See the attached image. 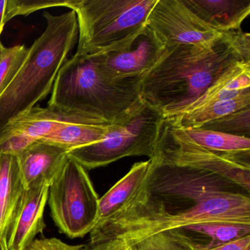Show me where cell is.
Instances as JSON below:
<instances>
[{
  "label": "cell",
  "mask_w": 250,
  "mask_h": 250,
  "mask_svg": "<svg viewBox=\"0 0 250 250\" xmlns=\"http://www.w3.org/2000/svg\"><path fill=\"white\" fill-rule=\"evenodd\" d=\"M0 250H9L7 244L6 237L0 238Z\"/></svg>",
  "instance_id": "obj_30"
},
{
  "label": "cell",
  "mask_w": 250,
  "mask_h": 250,
  "mask_svg": "<svg viewBox=\"0 0 250 250\" xmlns=\"http://www.w3.org/2000/svg\"><path fill=\"white\" fill-rule=\"evenodd\" d=\"M141 80L113 78L98 55L76 53L60 69L48 106L112 123L140 100Z\"/></svg>",
  "instance_id": "obj_4"
},
{
  "label": "cell",
  "mask_w": 250,
  "mask_h": 250,
  "mask_svg": "<svg viewBox=\"0 0 250 250\" xmlns=\"http://www.w3.org/2000/svg\"><path fill=\"white\" fill-rule=\"evenodd\" d=\"M81 245H70L56 238L35 239L24 250H80Z\"/></svg>",
  "instance_id": "obj_26"
},
{
  "label": "cell",
  "mask_w": 250,
  "mask_h": 250,
  "mask_svg": "<svg viewBox=\"0 0 250 250\" xmlns=\"http://www.w3.org/2000/svg\"><path fill=\"white\" fill-rule=\"evenodd\" d=\"M71 0H6L4 24L17 16H27L45 8L66 7L69 8Z\"/></svg>",
  "instance_id": "obj_23"
},
{
  "label": "cell",
  "mask_w": 250,
  "mask_h": 250,
  "mask_svg": "<svg viewBox=\"0 0 250 250\" xmlns=\"http://www.w3.org/2000/svg\"><path fill=\"white\" fill-rule=\"evenodd\" d=\"M49 186L25 189L6 234L9 250H24L46 228L45 208Z\"/></svg>",
  "instance_id": "obj_11"
},
{
  "label": "cell",
  "mask_w": 250,
  "mask_h": 250,
  "mask_svg": "<svg viewBox=\"0 0 250 250\" xmlns=\"http://www.w3.org/2000/svg\"><path fill=\"white\" fill-rule=\"evenodd\" d=\"M241 62H250V35L241 30L224 32L208 46L166 48L142 79L140 96L164 118L177 116Z\"/></svg>",
  "instance_id": "obj_2"
},
{
  "label": "cell",
  "mask_w": 250,
  "mask_h": 250,
  "mask_svg": "<svg viewBox=\"0 0 250 250\" xmlns=\"http://www.w3.org/2000/svg\"><path fill=\"white\" fill-rule=\"evenodd\" d=\"M182 129L194 143L213 151L228 153L250 152V138L199 128Z\"/></svg>",
  "instance_id": "obj_20"
},
{
  "label": "cell",
  "mask_w": 250,
  "mask_h": 250,
  "mask_svg": "<svg viewBox=\"0 0 250 250\" xmlns=\"http://www.w3.org/2000/svg\"><path fill=\"white\" fill-rule=\"evenodd\" d=\"M69 150L36 140L18 156L24 188L50 186L68 159Z\"/></svg>",
  "instance_id": "obj_12"
},
{
  "label": "cell",
  "mask_w": 250,
  "mask_h": 250,
  "mask_svg": "<svg viewBox=\"0 0 250 250\" xmlns=\"http://www.w3.org/2000/svg\"><path fill=\"white\" fill-rule=\"evenodd\" d=\"M89 120L97 119L55 106H48L46 108L34 106L11 120L6 126L25 134L36 140H40L66 124Z\"/></svg>",
  "instance_id": "obj_15"
},
{
  "label": "cell",
  "mask_w": 250,
  "mask_h": 250,
  "mask_svg": "<svg viewBox=\"0 0 250 250\" xmlns=\"http://www.w3.org/2000/svg\"><path fill=\"white\" fill-rule=\"evenodd\" d=\"M207 222L250 225V194L178 196L143 181L118 211L96 224L90 242L117 238L131 246L158 232Z\"/></svg>",
  "instance_id": "obj_1"
},
{
  "label": "cell",
  "mask_w": 250,
  "mask_h": 250,
  "mask_svg": "<svg viewBox=\"0 0 250 250\" xmlns=\"http://www.w3.org/2000/svg\"><path fill=\"white\" fill-rule=\"evenodd\" d=\"M128 247V244L124 239L116 238L83 244L80 250H127Z\"/></svg>",
  "instance_id": "obj_27"
},
{
  "label": "cell",
  "mask_w": 250,
  "mask_h": 250,
  "mask_svg": "<svg viewBox=\"0 0 250 250\" xmlns=\"http://www.w3.org/2000/svg\"><path fill=\"white\" fill-rule=\"evenodd\" d=\"M29 48L24 45L4 47L0 56V96L12 83L28 55Z\"/></svg>",
  "instance_id": "obj_22"
},
{
  "label": "cell",
  "mask_w": 250,
  "mask_h": 250,
  "mask_svg": "<svg viewBox=\"0 0 250 250\" xmlns=\"http://www.w3.org/2000/svg\"><path fill=\"white\" fill-rule=\"evenodd\" d=\"M154 158L165 163L220 175L250 194V152L221 153L205 148L168 120L164 119Z\"/></svg>",
  "instance_id": "obj_8"
},
{
  "label": "cell",
  "mask_w": 250,
  "mask_h": 250,
  "mask_svg": "<svg viewBox=\"0 0 250 250\" xmlns=\"http://www.w3.org/2000/svg\"><path fill=\"white\" fill-rule=\"evenodd\" d=\"M183 246L185 250H250V235L211 249H199L189 246Z\"/></svg>",
  "instance_id": "obj_28"
},
{
  "label": "cell",
  "mask_w": 250,
  "mask_h": 250,
  "mask_svg": "<svg viewBox=\"0 0 250 250\" xmlns=\"http://www.w3.org/2000/svg\"><path fill=\"white\" fill-rule=\"evenodd\" d=\"M248 107H250V90L235 97L210 102L178 116L165 119L184 129L197 128L206 123Z\"/></svg>",
  "instance_id": "obj_18"
},
{
  "label": "cell",
  "mask_w": 250,
  "mask_h": 250,
  "mask_svg": "<svg viewBox=\"0 0 250 250\" xmlns=\"http://www.w3.org/2000/svg\"><path fill=\"white\" fill-rule=\"evenodd\" d=\"M157 0H71L78 21L77 54L102 55L128 47L145 30Z\"/></svg>",
  "instance_id": "obj_5"
},
{
  "label": "cell",
  "mask_w": 250,
  "mask_h": 250,
  "mask_svg": "<svg viewBox=\"0 0 250 250\" xmlns=\"http://www.w3.org/2000/svg\"><path fill=\"white\" fill-rule=\"evenodd\" d=\"M203 22L220 32L241 30L250 14V0H182Z\"/></svg>",
  "instance_id": "obj_14"
},
{
  "label": "cell",
  "mask_w": 250,
  "mask_h": 250,
  "mask_svg": "<svg viewBox=\"0 0 250 250\" xmlns=\"http://www.w3.org/2000/svg\"><path fill=\"white\" fill-rule=\"evenodd\" d=\"M146 25L165 48L180 45L208 46L223 35L199 20L182 0H157Z\"/></svg>",
  "instance_id": "obj_9"
},
{
  "label": "cell",
  "mask_w": 250,
  "mask_h": 250,
  "mask_svg": "<svg viewBox=\"0 0 250 250\" xmlns=\"http://www.w3.org/2000/svg\"><path fill=\"white\" fill-rule=\"evenodd\" d=\"M24 191L18 157L0 155V238L6 237Z\"/></svg>",
  "instance_id": "obj_16"
},
{
  "label": "cell",
  "mask_w": 250,
  "mask_h": 250,
  "mask_svg": "<svg viewBox=\"0 0 250 250\" xmlns=\"http://www.w3.org/2000/svg\"><path fill=\"white\" fill-rule=\"evenodd\" d=\"M5 46L2 44V42H1V39H0V56H1V54H2V51H3V49Z\"/></svg>",
  "instance_id": "obj_31"
},
{
  "label": "cell",
  "mask_w": 250,
  "mask_h": 250,
  "mask_svg": "<svg viewBox=\"0 0 250 250\" xmlns=\"http://www.w3.org/2000/svg\"><path fill=\"white\" fill-rule=\"evenodd\" d=\"M165 45L146 27L128 47L118 52L96 55L104 71L115 79H143L162 57Z\"/></svg>",
  "instance_id": "obj_10"
},
{
  "label": "cell",
  "mask_w": 250,
  "mask_h": 250,
  "mask_svg": "<svg viewBox=\"0 0 250 250\" xmlns=\"http://www.w3.org/2000/svg\"><path fill=\"white\" fill-rule=\"evenodd\" d=\"M127 250H131V247H129V246H128V249H127Z\"/></svg>",
  "instance_id": "obj_32"
},
{
  "label": "cell",
  "mask_w": 250,
  "mask_h": 250,
  "mask_svg": "<svg viewBox=\"0 0 250 250\" xmlns=\"http://www.w3.org/2000/svg\"><path fill=\"white\" fill-rule=\"evenodd\" d=\"M110 124L99 120L71 123L40 140L71 150L102 140L107 133Z\"/></svg>",
  "instance_id": "obj_19"
},
{
  "label": "cell",
  "mask_w": 250,
  "mask_h": 250,
  "mask_svg": "<svg viewBox=\"0 0 250 250\" xmlns=\"http://www.w3.org/2000/svg\"><path fill=\"white\" fill-rule=\"evenodd\" d=\"M5 5H6V0H0V39L5 26L4 17H5Z\"/></svg>",
  "instance_id": "obj_29"
},
{
  "label": "cell",
  "mask_w": 250,
  "mask_h": 250,
  "mask_svg": "<svg viewBox=\"0 0 250 250\" xmlns=\"http://www.w3.org/2000/svg\"><path fill=\"white\" fill-rule=\"evenodd\" d=\"M199 128L250 138V107L206 123Z\"/></svg>",
  "instance_id": "obj_21"
},
{
  "label": "cell",
  "mask_w": 250,
  "mask_h": 250,
  "mask_svg": "<svg viewBox=\"0 0 250 250\" xmlns=\"http://www.w3.org/2000/svg\"><path fill=\"white\" fill-rule=\"evenodd\" d=\"M47 203L55 225L69 238L84 237L97 223L99 195L87 169L71 158L51 183Z\"/></svg>",
  "instance_id": "obj_7"
},
{
  "label": "cell",
  "mask_w": 250,
  "mask_h": 250,
  "mask_svg": "<svg viewBox=\"0 0 250 250\" xmlns=\"http://www.w3.org/2000/svg\"><path fill=\"white\" fill-rule=\"evenodd\" d=\"M163 114L142 98L111 123L100 141L69 150L68 157L87 170L106 166L128 156H156Z\"/></svg>",
  "instance_id": "obj_6"
},
{
  "label": "cell",
  "mask_w": 250,
  "mask_h": 250,
  "mask_svg": "<svg viewBox=\"0 0 250 250\" xmlns=\"http://www.w3.org/2000/svg\"><path fill=\"white\" fill-rule=\"evenodd\" d=\"M43 17L46 21L44 32L29 48L21 69L0 96V131L52 91L60 69L78 42L75 11L58 16L45 12Z\"/></svg>",
  "instance_id": "obj_3"
},
{
  "label": "cell",
  "mask_w": 250,
  "mask_h": 250,
  "mask_svg": "<svg viewBox=\"0 0 250 250\" xmlns=\"http://www.w3.org/2000/svg\"><path fill=\"white\" fill-rule=\"evenodd\" d=\"M150 166L151 159L134 164L124 178L99 198L97 223L110 217L131 198L146 179Z\"/></svg>",
  "instance_id": "obj_17"
},
{
  "label": "cell",
  "mask_w": 250,
  "mask_h": 250,
  "mask_svg": "<svg viewBox=\"0 0 250 250\" xmlns=\"http://www.w3.org/2000/svg\"><path fill=\"white\" fill-rule=\"evenodd\" d=\"M129 247L131 250H185L168 231L150 235Z\"/></svg>",
  "instance_id": "obj_25"
},
{
  "label": "cell",
  "mask_w": 250,
  "mask_h": 250,
  "mask_svg": "<svg viewBox=\"0 0 250 250\" xmlns=\"http://www.w3.org/2000/svg\"><path fill=\"white\" fill-rule=\"evenodd\" d=\"M35 141V139L25 134L5 127L0 131V155H12L18 157Z\"/></svg>",
  "instance_id": "obj_24"
},
{
  "label": "cell",
  "mask_w": 250,
  "mask_h": 250,
  "mask_svg": "<svg viewBox=\"0 0 250 250\" xmlns=\"http://www.w3.org/2000/svg\"><path fill=\"white\" fill-rule=\"evenodd\" d=\"M182 245L211 249L250 235V225L207 222L192 224L168 231Z\"/></svg>",
  "instance_id": "obj_13"
}]
</instances>
